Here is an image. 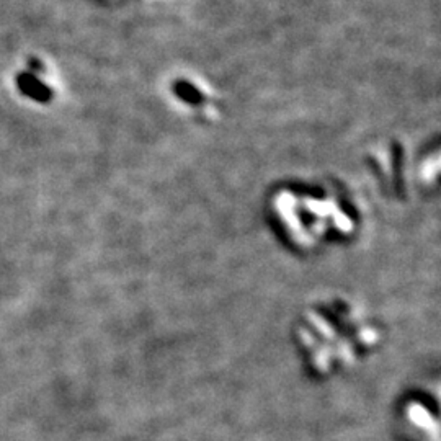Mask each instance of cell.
Instances as JSON below:
<instances>
[{
  "label": "cell",
  "mask_w": 441,
  "mask_h": 441,
  "mask_svg": "<svg viewBox=\"0 0 441 441\" xmlns=\"http://www.w3.org/2000/svg\"><path fill=\"white\" fill-rule=\"evenodd\" d=\"M175 93L179 95L181 100H185L187 103H192V105H200V103L203 102V95L198 92L193 85H190L188 82H177Z\"/></svg>",
  "instance_id": "277c9868"
},
{
  "label": "cell",
  "mask_w": 441,
  "mask_h": 441,
  "mask_svg": "<svg viewBox=\"0 0 441 441\" xmlns=\"http://www.w3.org/2000/svg\"><path fill=\"white\" fill-rule=\"evenodd\" d=\"M19 89L21 90V93L41 103L49 102L51 97H53L51 89L46 87L40 79H36L32 74H21L19 77Z\"/></svg>",
  "instance_id": "3957f363"
},
{
  "label": "cell",
  "mask_w": 441,
  "mask_h": 441,
  "mask_svg": "<svg viewBox=\"0 0 441 441\" xmlns=\"http://www.w3.org/2000/svg\"><path fill=\"white\" fill-rule=\"evenodd\" d=\"M378 327L353 306H313L299 319L296 343L314 374L328 376L350 368L378 343Z\"/></svg>",
  "instance_id": "6da1fadb"
},
{
  "label": "cell",
  "mask_w": 441,
  "mask_h": 441,
  "mask_svg": "<svg viewBox=\"0 0 441 441\" xmlns=\"http://www.w3.org/2000/svg\"><path fill=\"white\" fill-rule=\"evenodd\" d=\"M405 422L412 428H417L420 433L428 438L438 441V425H436V409L430 410V400H425V397L418 399H410L404 405Z\"/></svg>",
  "instance_id": "7a4b0ae2"
}]
</instances>
